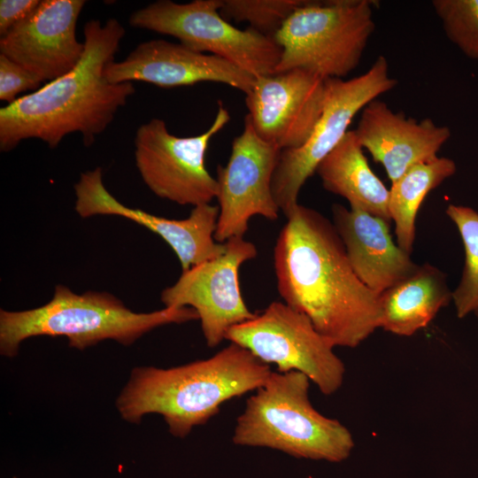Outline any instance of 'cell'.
Returning <instances> with one entry per match:
<instances>
[{"label":"cell","mask_w":478,"mask_h":478,"mask_svg":"<svg viewBox=\"0 0 478 478\" xmlns=\"http://www.w3.org/2000/svg\"><path fill=\"white\" fill-rule=\"evenodd\" d=\"M277 289L334 347L354 348L380 325V295L355 274L327 218L297 204L274 249Z\"/></svg>","instance_id":"obj_1"},{"label":"cell","mask_w":478,"mask_h":478,"mask_svg":"<svg viewBox=\"0 0 478 478\" xmlns=\"http://www.w3.org/2000/svg\"><path fill=\"white\" fill-rule=\"evenodd\" d=\"M124 35L125 28L114 18L104 24L99 19L87 22L79 63L0 109L1 151H10L30 138L55 148L72 133L81 134L84 144L90 146L135 93L133 82L112 83L104 75Z\"/></svg>","instance_id":"obj_2"},{"label":"cell","mask_w":478,"mask_h":478,"mask_svg":"<svg viewBox=\"0 0 478 478\" xmlns=\"http://www.w3.org/2000/svg\"><path fill=\"white\" fill-rule=\"evenodd\" d=\"M272 371L247 349L231 343L212 357L170 368L139 366L116 399L125 420L163 416L169 432L184 438L205 424L226 401L261 387Z\"/></svg>","instance_id":"obj_3"},{"label":"cell","mask_w":478,"mask_h":478,"mask_svg":"<svg viewBox=\"0 0 478 478\" xmlns=\"http://www.w3.org/2000/svg\"><path fill=\"white\" fill-rule=\"evenodd\" d=\"M199 320L191 307H165L135 312L107 292L76 294L58 285L47 304L25 311H0V352L15 357L20 343L34 336H65L70 347L84 350L104 340L133 344L150 330L171 323Z\"/></svg>","instance_id":"obj_4"},{"label":"cell","mask_w":478,"mask_h":478,"mask_svg":"<svg viewBox=\"0 0 478 478\" xmlns=\"http://www.w3.org/2000/svg\"><path fill=\"white\" fill-rule=\"evenodd\" d=\"M309 378L301 372H272L237 418L232 441L266 447L296 458L340 462L353 437L340 421L320 414L309 400Z\"/></svg>","instance_id":"obj_5"},{"label":"cell","mask_w":478,"mask_h":478,"mask_svg":"<svg viewBox=\"0 0 478 478\" xmlns=\"http://www.w3.org/2000/svg\"><path fill=\"white\" fill-rule=\"evenodd\" d=\"M374 1H308L274 35L281 50L274 73L301 69L343 79L358 66L374 34Z\"/></svg>","instance_id":"obj_6"},{"label":"cell","mask_w":478,"mask_h":478,"mask_svg":"<svg viewBox=\"0 0 478 478\" xmlns=\"http://www.w3.org/2000/svg\"><path fill=\"white\" fill-rule=\"evenodd\" d=\"M222 0H159L133 12L132 27L177 38L187 48L221 58L254 77L274 73L281 50L274 38L239 29L220 12Z\"/></svg>","instance_id":"obj_7"},{"label":"cell","mask_w":478,"mask_h":478,"mask_svg":"<svg viewBox=\"0 0 478 478\" xmlns=\"http://www.w3.org/2000/svg\"><path fill=\"white\" fill-rule=\"evenodd\" d=\"M397 85V81L389 74L388 60L382 55L359 76L326 80L323 111L311 135L302 146L281 150L273 176L274 198L286 217L298 204V194L307 179L345 136L353 118Z\"/></svg>","instance_id":"obj_8"},{"label":"cell","mask_w":478,"mask_h":478,"mask_svg":"<svg viewBox=\"0 0 478 478\" xmlns=\"http://www.w3.org/2000/svg\"><path fill=\"white\" fill-rule=\"evenodd\" d=\"M250 351L280 373L298 371L331 395L343 384L345 367L334 346L310 319L282 302H272L262 312L230 328L225 336Z\"/></svg>","instance_id":"obj_9"},{"label":"cell","mask_w":478,"mask_h":478,"mask_svg":"<svg viewBox=\"0 0 478 478\" xmlns=\"http://www.w3.org/2000/svg\"><path fill=\"white\" fill-rule=\"evenodd\" d=\"M229 120L220 103L211 127L198 135H172L158 118L142 124L135 133V159L143 182L158 197L181 205L210 204L218 197L219 185L206 169L205 152Z\"/></svg>","instance_id":"obj_10"},{"label":"cell","mask_w":478,"mask_h":478,"mask_svg":"<svg viewBox=\"0 0 478 478\" xmlns=\"http://www.w3.org/2000/svg\"><path fill=\"white\" fill-rule=\"evenodd\" d=\"M225 243L223 254L182 272L177 281L160 295L165 307L196 310L206 344L211 348L225 339L230 328L256 316L243 298L239 269L244 262L256 258L257 248L243 237H233Z\"/></svg>","instance_id":"obj_11"},{"label":"cell","mask_w":478,"mask_h":478,"mask_svg":"<svg viewBox=\"0 0 478 478\" xmlns=\"http://www.w3.org/2000/svg\"><path fill=\"white\" fill-rule=\"evenodd\" d=\"M281 150L262 139L245 116L225 166L217 168L219 217L214 239L225 243L243 237L251 217L274 220L280 209L274 198L272 181Z\"/></svg>","instance_id":"obj_12"},{"label":"cell","mask_w":478,"mask_h":478,"mask_svg":"<svg viewBox=\"0 0 478 478\" xmlns=\"http://www.w3.org/2000/svg\"><path fill=\"white\" fill-rule=\"evenodd\" d=\"M247 119L255 132L281 150L302 146L324 107L326 80L301 69L255 79L245 95Z\"/></svg>","instance_id":"obj_13"},{"label":"cell","mask_w":478,"mask_h":478,"mask_svg":"<svg viewBox=\"0 0 478 478\" xmlns=\"http://www.w3.org/2000/svg\"><path fill=\"white\" fill-rule=\"evenodd\" d=\"M75 211L82 218L118 215L131 220L158 235L177 255L182 272L218 258L226 251L225 243L214 239L219 206H194L188 218L167 219L130 208L109 193L103 182L101 167L81 173L74 184Z\"/></svg>","instance_id":"obj_14"},{"label":"cell","mask_w":478,"mask_h":478,"mask_svg":"<svg viewBox=\"0 0 478 478\" xmlns=\"http://www.w3.org/2000/svg\"><path fill=\"white\" fill-rule=\"evenodd\" d=\"M84 0H42L25 19L0 38V54L42 82L70 72L84 52L76 24Z\"/></svg>","instance_id":"obj_15"},{"label":"cell","mask_w":478,"mask_h":478,"mask_svg":"<svg viewBox=\"0 0 478 478\" xmlns=\"http://www.w3.org/2000/svg\"><path fill=\"white\" fill-rule=\"evenodd\" d=\"M104 75L112 83L143 81L161 88L219 82L245 95L256 79L221 58L161 39L140 43L122 61L110 63Z\"/></svg>","instance_id":"obj_16"},{"label":"cell","mask_w":478,"mask_h":478,"mask_svg":"<svg viewBox=\"0 0 478 478\" xmlns=\"http://www.w3.org/2000/svg\"><path fill=\"white\" fill-rule=\"evenodd\" d=\"M353 131L363 150L383 166L391 183L414 166L438 158L451 135L448 127L429 118L417 120L394 112L378 98L362 109Z\"/></svg>","instance_id":"obj_17"},{"label":"cell","mask_w":478,"mask_h":478,"mask_svg":"<svg viewBox=\"0 0 478 478\" xmlns=\"http://www.w3.org/2000/svg\"><path fill=\"white\" fill-rule=\"evenodd\" d=\"M334 226L360 281L381 295L412 274L418 265L393 242L389 223L363 210L332 206Z\"/></svg>","instance_id":"obj_18"},{"label":"cell","mask_w":478,"mask_h":478,"mask_svg":"<svg viewBox=\"0 0 478 478\" xmlns=\"http://www.w3.org/2000/svg\"><path fill=\"white\" fill-rule=\"evenodd\" d=\"M451 298L445 274L429 264L418 266L380 295L379 328L410 336L427 327Z\"/></svg>","instance_id":"obj_19"},{"label":"cell","mask_w":478,"mask_h":478,"mask_svg":"<svg viewBox=\"0 0 478 478\" xmlns=\"http://www.w3.org/2000/svg\"><path fill=\"white\" fill-rule=\"evenodd\" d=\"M315 173L328 191L344 197L351 208L390 223L389 189L372 171L353 130L318 165Z\"/></svg>","instance_id":"obj_20"},{"label":"cell","mask_w":478,"mask_h":478,"mask_svg":"<svg viewBox=\"0 0 478 478\" xmlns=\"http://www.w3.org/2000/svg\"><path fill=\"white\" fill-rule=\"evenodd\" d=\"M456 172L455 162L438 157L410 168L389 189V210L395 222L397 244L411 254L415 238V220L427 195Z\"/></svg>","instance_id":"obj_21"},{"label":"cell","mask_w":478,"mask_h":478,"mask_svg":"<svg viewBox=\"0 0 478 478\" xmlns=\"http://www.w3.org/2000/svg\"><path fill=\"white\" fill-rule=\"evenodd\" d=\"M445 212L457 226L465 247L463 275L451 293L457 315L463 318L478 310V212L455 204H450Z\"/></svg>","instance_id":"obj_22"},{"label":"cell","mask_w":478,"mask_h":478,"mask_svg":"<svg viewBox=\"0 0 478 478\" xmlns=\"http://www.w3.org/2000/svg\"><path fill=\"white\" fill-rule=\"evenodd\" d=\"M306 0H222L220 12L227 21L248 22L250 28L274 37L289 15Z\"/></svg>","instance_id":"obj_23"},{"label":"cell","mask_w":478,"mask_h":478,"mask_svg":"<svg viewBox=\"0 0 478 478\" xmlns=\"http://www.w3.org/2000/svg\"><path fill=\"white\" fill-rule=\"evenodd\" d=\"M432 6L447 38L478 60V0H433Z\"/></svg>","instance_id":"obj_24"},{"label":"cell","mask_w":478,"mask_h":478,"mask_svg":"<svg viewBox=\"0 0 478 478\" xmlns=\"http://www.w3.org/2000/svg\"><path fill=\"white\" fill-rule=\"evenodd\" d=\"M42 82L32 73L0 54V99L12 104L27 90L36 91Z\"/></svg>","instance_id":"obj_25"},{"label":"cell","mask_w":478,"mask_h":478,"mask_svg":"<svg viewBox=\"0 0 478 478\" xmlns=\"http://www.w3.org/2000/svg\"><path fill=\"white\" fill-rule=\"evenodd\" d=\"M40 2V0H1L0 35H4L14 26L30 15Z\"/></svg>","instance_id":"obj_26"},{"label":"cell","mask_w":478,"mask_h":478,"mask_svg":"<svg viewBox=\"0 0 478 478\" xmlns=\"http://www.w3.org/2000/svg\"><path fill=\"white\" fill-rule=\"evenodd\" d=\"M476 315H477V318H478V310L475 312Z\"/></svg>","instance_id":"obj_27"}]
</instances>
